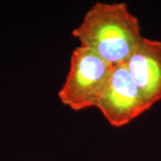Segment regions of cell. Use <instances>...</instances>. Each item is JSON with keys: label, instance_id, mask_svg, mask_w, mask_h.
<instances>
[{"label": "cell", "instance_id": "6da1fadb", "mask_svg": "<svg viewBox=\"0 0 161 161\" xmlns=\"http://www.w3.org/2000/svg\"><path fill=\"white\" fill-rule=\"evenodd\" d=\"M72 35L112 65L125 63L143 38L139 19L125 2H96Z\"/></svg>", "mask_w": 161, "mask_h": 161}, {"label": "cell", "instance_id": "7a4b0ae2", "mask_svg": "<svg viewBox=\"0 0 161 161\" xmlns=\"http://www.w3.org/2000/svg\"><path fill=\"white\" fill-rule=\"evenodd\" d=\"M113 66L85 47H75L58 93L61 103L74 111L95 108Z\"/></svg>", "mask_w": 161, "mask_h": 161}, {"label": "cell", "instance_id": "277c9868", "mask_svg": "<svg viewBox=\"0 0 161 161\" xmlns=\"http://www.w3.org/2000/svg\"><path fill=\"white\" fill-rule=\"evenodd\" d=\"M125 64L145 103L151 108L161 99V40L143 37Z\"/></svg>", "mask_w": 161, "mask_h": 161}, {"label": "cell", "instance_id": "3957f363", "mask_svg": "<svg viewBox=\"0 0 161 161\" xmlns=\"http://www.w3.org/2000/svg\"><path fill=\"white\" fill-rule=\"evenodd\" d=\"M95 108L115 128L126 125L150 109L125 63L113 66Z\"/></svg>", "mask_w": 161, "mask_h": 161}]
</instances>
